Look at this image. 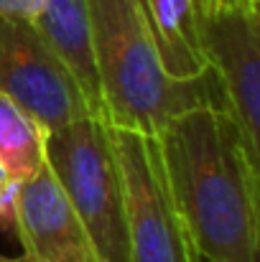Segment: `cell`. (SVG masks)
<instances>
[{"mask_svg": "<svg viewBox=\"0 0 260 262\" xmlns=\"http://www.w3.org/2000/svg\"><path fill=\"white\" fill-rule=\"evenodd\" d=\"M166 74L178 82L202 77L209 64L199 38L194 0H135Z\"/></svg>", "mask_w": 260, "mask_h": 262, "instance_id": "8", "label": "cell"}, {"mask_svg": "<svg viewBox=\"0 0 260 262\" xmlns=\"http://www.w3.org/2000/svg\"><path fill=\"white\" fill-rule=\"evenodd\" d=\"M196 262H207V260H202V257H196Z\"/></svg>", "mask_w": 260, "mask_h": 262, "instance_id": "16", "label": "cell"}, {"mask_svg": "<svg viewBox=\"0 0 260 262\" xmlns=\"http://www.w3.org/2000/svg\"><path fill=\"white\" fill-rule=\"evenodd\" d=\"M0 262H28L26 257H5V255H0Z\"/></svg>", "mask_w": 260, "mask_h": 262, "instance_id": "15", "label": "cell"}, {"mask_svg": "<svg viewBox=\"0 0 260 262\" xmlns=\"http://www.w3.org/2000/svg\"><path fill=\"white\" fill-rule=\"evenodd\" d=\"M237 5L250 10V13H260V0H237Z\"/></svg>", "mask_w": 260, "mask_h": 262, "instance_id": "14", "label": "cell"}, {"mask_svg": "<svg viewBox=\"0 0 260 262\" xmlns=\"http://www.w3.org/2000/svg\"><path fill=\"white\" fill-rule=\"evenodd\" d=\"M87 13L102 115L112 127L158 138L164 125L186 110H225L212 69L189 82L166 74L135 0H87Z\"/></svg>", "mask_w": 260, "mask_h": 262, "instance_id": "2", "label": "cell"}, {"mask_svg": "<svg viewBox=\"0 0 260 262\" xmlns=\"http://www.w3.org/2000/svg\"><path fill=\"white\" fill-rule=\"evenodd\" d=\"M125 201L130 262H196L176 211L156 135L110 125Z\"/></svg>", "mask_w": 260, "mask_h": 262, "instance_id": "4", "label": "cell"}, {"mask_svg": "<svg viewBox=\"0 0 260 262\" xmlns=\"http://www.w3.org/2000/svg\"><path fill=\"white\" fill-rule=\"evenodd\" d=\"M0 92L49 133L99 115L67 61L38 28L5 15H0Z\"/></svg>", "mask_w": 260, "mask_h": 262, "instance_id": "5", "label": "cell"}, {"mask_svg": "<svg viewBox=\"0 0 260 262\" xmlns=\"http://www.w3.org/2000/svg\"><path fill=\"white\" fill-rule=\"evenodd\" d=\"M15 237L28 262H97L85 227L49 163L21 181Z\"/></svg>", "mask_w": 260, "mask_h": 262, "instance_id": "7", "label": "cell"}, {"mask_svg": "<svg viewBox=\"0 0 260 262\" xmlns=\"http://www.w3.org/2000/svg\"><path fill=\"white\" fill-rule=\"evenodd\" d=\"M33 26L49 41V46L67 61V67L82 84L89 102L102 115L97 69H94L92 41H89L87 0H44V8H41L38 18L33 20Z\"/></svg>", "mask_w": 260, "mask_h": 262, "instance_id": "9", "label": "cell"}, {"mask_svg": "<svg viewBox=\"0 0 260 262\" xmlns=\"http://www.w3.org/2000/svg\"><path fill=\"white\" fill-rule=\"evenodd\" d=\"M49 130L21 104L0 92V168L15 181H26L46 166Z\"/></svg>", "mask_w": 260, "mask_h": 262, "instance_id": "10", "label": "cell"}, {"mask_svg": "<svg viewBox=\"0 0 260 262\" xmlns=\"http://www.w3.org/2000/svg\"><path fill=\"white\" fill-rule=\"evenodd\" d=\"M46 163L82 222L97 262H130L123 178L110 122L92 115L51 130Z\"/></svg>", "mask_w": 260, "mask_h": 262, "instance_id": "3", "label": "cell"}, {"mask_svg": "<svg viewBox=\"0 0 260 262\" xmlns=\"http://www.w3.org/2000/svg\"><path fill=\"white\" fill-rule=\"evenodd\" d=\"M44 8V0H0V15L15 18V20H28L33 23Z\"/></svg>", "mask_w": 260, "mask_h": 262, "instance_id": "12", "label": "cell"}, {"mask_svg": "<svg viewBox=\"0 0 260 262\" xmlns=\"http://www.w3.org/2000/svg\"><path fill=\"white\" fill-rule=\"evenodd\" d=\"M18 191H21V181L10 178L0 168V232H15Z\"/></svg>", "mask_w": 260, "mask_h": 262, "instance_id": "11", "label": "cell"}, {"mask_svg": "<svg viewBox=\"0 0 260 262\" xmlns=\"http://www.w3.org/2000/svg\"><path fill=\"white\" fill-rule=\"evenodd\" d=\"M199 38L225 110L240 127L248 156L260 166V13L240 5L199 18Z\"/></svg>", "mask_w": 260, "mask_h": 262, "instance_id": "6", "label": "cell"}, {"mask_svg": "<svg viewBox=\"0 0 260 262\" xmlns=\"http://www.w3.org/2000/svg\"><path fill=\"white\" fill-rule=\"evenodd\" d=\"M230 5H237V0H194V8H196V15L204 18V15H212L222 8H230Z\"/></svg>", "mask_w": 260, "mask_h": 262, "instance_id": "13", "label": "cell"}, {"mask_svg": "<svg viewBox=\"0 0 260 262\" xmlns=\"http://www.w3.org/2000/svg\"><path fill=\"white\" fill-rule=\"evenodd\" d=\"M176 211L196 257L258 262L260 166L219 107H194L158 133Z\"/></svg>", "mask_w": 260, "mask_h": 262, "instance_id": "1", "label": "cell"}]
</instances>
